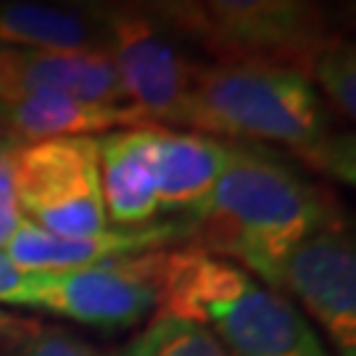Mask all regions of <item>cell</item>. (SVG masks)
Wrapping results in <instances>:
<instances>
[{
	"label": "cell",
	"instance_id": "cell-1",
	"mask_svg": "<svg viewBox=\"0 0 356 356\" xmlns=\"http://www.w3.org/2000/svg\"><path fill=\"white\" fill-rule=\"evenodd\" d=\"M188 248L232 261L277 291L296 245L343 225L338 198L298 164L256 143H229L225 172L201 206L179 214Z\"/></svg>",
	"mask_w": 356,
	"mask_h": 356
},
{
	"label": "cell",
	"instance_id": "cell-2",
	"mask_svg": "<svg viewBox=\"0 0 356 356\" xmlns=\"http://www.w3.org/2000/svg\"><path fill=\"white\" fill-rule=\"evenodd\" d=\"M188 129L227 143H275L317 175L354 185V135L332 127L314 85L296 72L198 64Z\"/></svg>",
	"mask_w": 356,
	"mask_h": 356
},
{
	"label": "cell",
	"instance_id": "cell-3",
	"mask_svg": "<svg viewBox=\"0 0 356 356\" xmlns=\"http://www.w3.org/2000/svg\"><path fill=\"white\" fill-rule=\"evenodd\" d=\"M156 314L201 325L229 356H330L288 296L188 245L166 251Z\"/></svg>",
	"mask_w": 356,
	"mask_h": 356
},
{
	"label": "cell",
	"instance_id": "cell-4",
	"mask_svg": "<svg viewBox=\"0 0 356 356\" xmlns=\"http://www.w3.org/2000/svg\"><path fill=\"white\" fill-rule=\"evenodd\" d=\"M148 11L211 64L285 69L304 79L338 38L325 11L304 0H177L153 3Z\"/></svg>",
	"mask_w": 356,
	"mask_h": 356
},
{
	"label": "cell",
	"instance_id": "cell-5",
	"mask_svg": "<svg viewBox=\"0 0 356 356\" xmlns=\"http://www.w3.org/2000/svg\"><path fill=\"white\" fill-rule=\"evenodd\" d=\"M11 175L22 214L40 229L82 238L108 227L95 138L22 143L11 151Z\"/></svg>",
	"mask_w": 356,
	"mask_h": 356
},
{
	"label": "cell",
	"instance_id": "cell-6",
	"mask_svg": "<svg viewBox=\"0 0 356 356\" xmlns=\"http://www.w3.org/2000/svg\"><path fill=\"white\" fill-rule=\"evenodd\" d=\"M166 251L122 256L95 267L38 272L11 306L40 309L101 330H124L159 312Z\"/></svg>",
	"mask_w": 356,
	"mask_h": 356
},
{
	"label": "cell",
	"instance_id": "cell-7",
	"mask_svg": "<svg viewBox=\"0 0 356 356\" xmlns=\"http://www.w3.org/2000/svg\"><path fill=\"white\" fill-rule=\"evenodd\" d=\"M106 19L111 32V58L127 101L138 106L151 124L164 122L188 127L201 61H193L177 45V38L140 6L108 8Z\"/></svg>",
	"mask_w": 356,
	"mask_h": 356
},
{
	"label": "cell",
	"instance_id": "cell-8",
	"mask_svg": "<svg viewBox=\"0 0 356 356\" xmlns=\"http://www.w3.org/2000/svg\"><path fill=\"white\" fill-rule=\"evenodd\" d=\"M277 291L304 306L338 356H356V245L346 222L293 248Z\"/></svg>",
	"mask_w": 356,
	"mask_h": 356
},
{
	"label": "cell",
	"instance_id": "cell-9",
	"mask_svg": "<svg viewBox=\"0 0 356 356\" xmlns=\"http://www.w3.org/2000/svg\"><path fill=\"white\" fill-rule=\"evenodd\" d=\"M188 232L179 222H156L143 227H106L95 235L64 238L40 229L32 222H22L3 256L24 272H69L95 267L122 256H138L148 251H164L175 243H185Z\"/></svg>",
	"mask_w": 356,
	"mask_h": 356
},
{
	"label": "cell",
	"instance_id": "cell-10",
	"mask_svg": "<svg viewBox=\"0 0 356 356\" xmlns=\"http://www.w3.org/2000/svg\"><path fill=\"white\" fill-rule=\"evenodd\" d=\"M72 95L95 103H129L108 53L32 51L0 45V101Z\"/></svg>",
	"mask_w": 356,
	"mask_h": 356
},
{
	"label": "cell",
	"instance_id": "cell-11",
	"mask_svg": "<svg viewBox=\"0 0 356 356\" xmlns=\"http://www.w3.org/2000/svg\"><path fill=\"white\" fill-rule=\"evenodd\" d=\"M98 140V172L108 222L116 227H143L159 214V175L153 156V129L127 127Z\"/></svg>",
	"mask_w": 356,
	"mask_h": 356
},
{
	"label": "cell",
	"instance_id": "cell-12",
	"mask_svg": "<svg viewBox=\"0 0 356 356\" xmlns=\"http://www.w3.org/2000/svg\"><path fill=\"white\" fill-rule=\"evenodd\" d=\"M0 124L13 143L56 138H95L114 129L145 127V114L132 103H95L72 95H29L0 101Z\"/></svg>",
	"mask_w": 356,
	"mask_h": 356
},
{
	"label": "cell",
	"instance_id": "cell-13",
	"mask_svg": "<svg viewBox=\"0 0 356 356\" xmlns=\"http://www.w3.org/2000/svg\"><path fill=\"white\" fill-rule=\"evenodd\" d=\"M0 45L32 51L108 53L111 32L106 11L92 6L0 3Z\"/></svg>",
	"mask_w": 356,
	"mask_h": 356
},
{
	"label": "cell",
	"instance_id": "cell-14",
	"mask_svg": "<svg viewBox=\"0 0 356 356\" xmlns=\"http://www.w3.org/2000/svg\"><path fill=\"white\" fill-rule=\"evenodd\" d=\"M159 175V211L188 214L201 206L225 172L229 143L191 129L151 124Z\"/></svg>",
	"mask_w": 356,
	"mask_h": 356
},
{
	"label": "cell",
	"instance_id": "cell-15",
	"mask_svg": "<svg viewBox=\"0 0 356 356\" xmlns=\"http://www.w3.org/2000/svg\"><path fill=\"white\" fill-rule=\"evenodd\" d=\"M116 356H229L216 338L188 319L153 314L151 325Z\"/></svg>",
	"mask_w": 356,
	"mask_h": 356
},
{
	"label": "cell",
	"instance_id": "cell-16",
	"mask_svg": "<svg viewBox=\"0 0 356 356\" xmlns=\"http://www.w3.org/2000/svg\"><path fill=\"white\" fill-rule=\"evenodd\" d=\"M0 356H116L58 325L22 319L0 335Z\"/></svg>",
	"mask_w": 356,
	"mask_h": 356
},
{
	"label": "cell",
	"instance_id": "cell-17",
	"mask_svg": "<svg viewBox=\"0 0 356 356\" xmlns=\"http://www.w3.org/2000/svg\"><path fill=\"white\" fill-rule=\"evenodd\" d=\"M312 85H319L332 108L346 119L356 116V53L346 38L332 40L317 56L309 74Z\"/></svg>",
	"mask_w": 356,
	"mask_h": 356
},
{
	"label": "cell",
	"instance_id": "cell-18",
	"mask_svg": "<svg viewBox=\"0 0 356 356\" xmlns=\"http://www.w3.org/2000/svg\"><path fill=\"white\" fill-rule=\"evenodd\" d=\"M19 143L0 140V254L8 245L16 229L22 227L24 214L16 201V191H13V175H11V151Z\"/></svg>",
	"mask_w": 356,
	"mask_h": 356
},
{
	"label": "cell",
	"instance_id": "cell-19",
	"mask_svg": "<svg viewBox=\"0 0 356 356\" xmlns=\"http://www.w3.org/2000/svg\"><path fill=\"white\" fill-rule=\"evenodd\" d=\"M22 319H24V317H16V314H8V312H3V309H0V335H3V332H8V330H13V327H16Z\"/></svg>",
	"mask_w": 356,
	"mask_h": 356
},
{
	"label": "cell",
	"instance_id": "cell-20",
	"mask_svg": "<svg viewBox=\"0 0 356 356\" xmlns=\"http://www.w3.org/2000/svg\"><path fill=\"white\" fill-rule=\"evenodd\" d=\"M0 138H6V132H3V124H0ZM11 140V138H8Z\"/></svg>",
	"mask_w": 356,
	"mask_h": 356
},
{
	"label": "cell",
	"instance_id": "cell-21",
	"mask_svg": "<svg viewBox=\"0 0 356 356\" xmlns=\"http://www.w3.org/2000/svg\"><path fill=\"white\" fill-rule=\"evenodd\" d=\"M0 140H8V138H0Z\"/></svg>",
	"mask_w": 356,
	"mask_h": 356
}]
</instances>
